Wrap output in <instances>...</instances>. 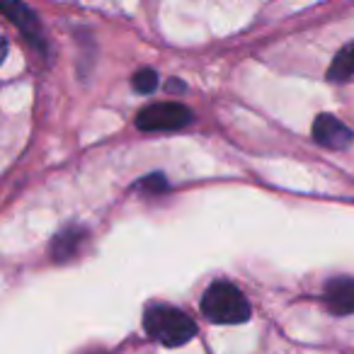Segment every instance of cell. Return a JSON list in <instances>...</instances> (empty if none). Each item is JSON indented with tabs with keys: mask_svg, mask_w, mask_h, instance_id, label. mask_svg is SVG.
<instances>
[{
	"mask_svg": "<svg viewBox=\"0 0 354 354\" xmlns=\"http://www.w3.org/2000/svg\"><path fill=\"white\" fill-rule=\"evenodd\" d=\"M143 328L148 337L158 339L165 347H183L197 335V325L187 313L165 304H153L143 313Z\"/></svg>",
	"mask_w": 354,
	"mask_h": 354,
	"instance_id": "obj_1",
	"label": "cell"
},
{
	"mask_svg": "<svg viewBox=\"0 0 354 354\" xmlns=\"http://www.w3.org/2000/svg\"><path fill=\"white\" fill-rule=\"evenodd\" d=\"M202 313L212 323L238 325L250 318V304L231 281H214L202 299Z\"/></svg>",
	"mask_w": 354,
	"mask_h": 354,
	"instance_id": "obj_2",
	"label": "cell"
},
{
	"mask_svg": "<svg viewBox=\"0 0 354 354\" xmlns=\"http://www.w3.org/2000/svg\"><path fill=\"white\" fill-rule=\"evenodd\" d=\"M192 122V112L180 102H158L143 107L136 114V127L141 131H177Z\"/></svg>",
	"mask_w": 354,
	"mask_h": 354,
	"instance_id": "obj_3",
	"label": "cell"
},
{
	"mask_svg": "<svg viewBox=\"0 0 354 354\" xmlns=\"http://www.w3.org/2000/svg\"><path fill=\"white\" fill-rule=\"evenodd\" d=\"M313 138L320 146L342 151V148H347L354 141V133L347 124L339 122L333 114H318L313 122Z\"/></svg>",
	"mask_w": 354,
	"mask_h": 354,
	"instance_id": "obj_4",
	"label": "cell"
},
{
	"mask_svg": "<svg viewBox=\"0 0 354 354\" xmlns=\"http://www.w3.org/2000/svg\"><path fill=\"white\" fill-rule=\"evenodd\" d=\"M3 12H6L8 20L25 35V39H30L32 44L39 46V49H44L46 41H44L41 25H39V20H37V15L25 3H20V0H3Z\"/></svg>",
	"mask_w": 354,
	"mask_h": 354,
	"instance_id": "obj_5",
	"label": "cell"
},
{
	"mask_svg": "<svg viewBox=\"0 0 354 354\" xmlns=\"http://www.w3.org/2000/svg\"><path fill=\"white\" fill-rule=\"evenodd\" d=\"M325 304L335 315L354 313V279L337 277L325 284Z\"/></svg>",
	"mask_w": 354,
	"mask_h": 354,
	"instance_id": "obj_6",
	"label": "cell"
},
{
	"mask_svg": "<svg viewBox=\"0 0 354 354\" xmlns=\"http://www.w3.org/2000/svg\"><path fill=\"white\" fill-rule=\"evenodd\" d=\"M83 238H85L83 228L71 226V228H66V231H61L59 236L54 238V243H51V255H54V260L64 262V260H68L71 255H75Z\"/></svg>",
	"mask_w": 354,
	"mask_h": 354,
	"instance_id": "obj_7",
	"label": "cell"
},
{
	"mask_svg": "<svg viewBox=\"0 0 354 354\" xmlns=\"http://www.w3.org/2000/svg\"><path fill=\"white\" fill-rule=\"evenodd\" d=\"M354 75V41L347 44L337 56H335L333 66L328 68L330 80H347Z\"/></svg>",
	"mask_w": 354,
	"mask_h": 354,
	"instance_id": "obj_8",
	"label": "cell"
},
{
	"mask_svg": "<svg viewBox=\"0 0 354 354\" xmlns=\"http://www.w3.org/2000/svg\"><path fill=\"white\" fill-rule=\"evenodd\" d=\"M133 88L138 90V93H143V95H148V93H153L156 90V85H158V73L156 71H151V68H141L136 75H133Z\"/></svg>",
	"mask_w": 354,
	"mask_h": 354,
	"instance_id": "obj_9",
	"label": "cell"
},
{
	"mask_svg": "<svg viewBox=\"0 0 354 354\" xmlns=\"http://www.w3.org/2000/svg\"><path fill=\"white\" fill-rule=\"evenodd\" d=\"M136 187L143 189L146 194H162L167 189V183H165V177H162L160 172H153V175L143 177V180L136 185Z\"/></svg>",
	"mask_w": 354,
	"mask_h": 354,
	"instance_id": "obj_10",
	"label": "cell"
},
{
	"mask_svg": "<svg viewBox=\"0 0 354 354\" xmlns=\"http://www.w3.org/2000/svg\"><path fill=\"white\" fill-rule=\"evenodd\" d=\"M93 354H104V352H93Z\"/></svg>",
	"mask_w": 354,
	"mask_h": 354,
	"instance_id": "obj_11",
	"label": "cell"
}]
</instances>
